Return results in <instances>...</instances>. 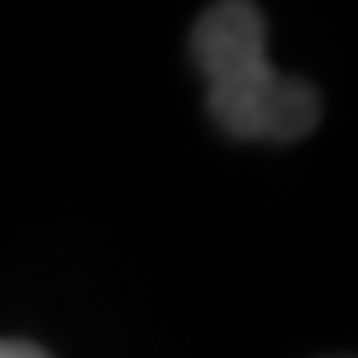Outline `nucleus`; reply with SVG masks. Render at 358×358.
<instances>
[{"label": "nucleus", "instance_id": "obj_2", "mask_svg": "<svg viewBox=\"0 0 358 358\" xmlns=\"http://www.w3.org/2000/svg\"><path fill=\"white\" fill-rule=\"evenodd\" d=\"M0 358H52V354H42L38 345H24V340H0Z\"/></svg>", "mask_w": 358, "mask_h": 358}, {"label": "nucleus", "instance_id": "obj_1", "mask_svg": "<svg viewBox=\"0 0 358 358\" xmlns=\"http://www.w3.org/2000/svg\"><path fill=\"white\" fill-rule=\"evenodd\" d=\"M191 56L210 89V117L233 140L289 145L321 121L317 89L270 66L266 14L247 0H224L200 14L191 28Z\"/></svg>", "mask_w": 358, "mask_h": 358}]
</instances>
